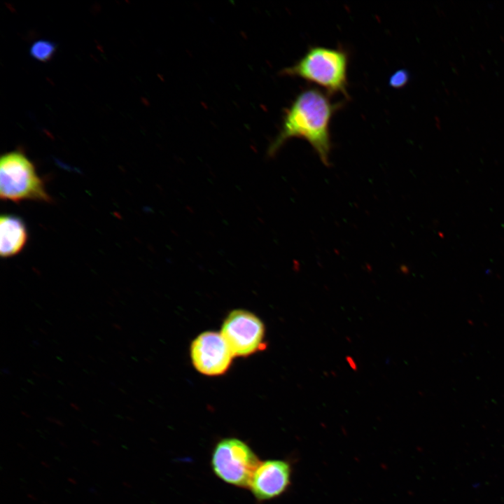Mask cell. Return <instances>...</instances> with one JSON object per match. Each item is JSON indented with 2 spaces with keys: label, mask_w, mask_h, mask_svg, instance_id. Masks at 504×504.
<instances>
[{
  "label": "cell",
  "mask_w": 504,
  "mask_h": 504,
  "mask_svg": "<svg viewBox=\"0 0 504 504\" xmlns=\"http://www.w3.org/2000/svg\"><path fill=\"white\" fill-rule=\"evenodd\" d=\"M56 46L54 43L48 40H38L30 48V55L41 62L50 60L55 54Z\"/></svg>",
  "instance_id": "obj_9"
},
{
  "label": "cell",
  "mask_w": 504,
  "mask_h": 504,
  "mask_svg": "<svg viewBox=\"0 0 504 504\" xmlns=\"http://www.w3.org/2000/svg\"><path fill=\"white\" fill-rule=\"evenodd\" d=\"M192 362L200 372L208 376L224 374L234 356L221 333L204 332L191 344Z\"/></svg>",
  "instance_id": "obj_6"
},
{
  "label": "cell",
  "mask_w": 504,
  "mask_h": 504,
  "mask_svg": "<svg viewBox=\"0 0 504 504\" xmlns=\"http://www.w3.org/2000/svg\"><path fill=\"white\" fill-rule=\"evenodd\" d=\"M221 335L234 356H247L266 347L264 325L248 311L230 312L224 321Z\"/></svg>",
  "instance_id": "obj_5"
},
{
  "label": "cell",
  "mask_w": 504,
  "mask_h": 504,
  "mask_svg": "<svg viewBox=\"0 0 504 504\" xmlns=\"http://www.w3.org/2000/svg\"><path fill=\"white\" fill-rule=\"evenodd\" d=\"M28 239L27 230L23 221L13 215H2L0 218V254L8 258L19 253Z\"/></svg>",
  "instance_id": "obj_8"
},
{
  "label": "cell",
  "mask_w": 504,
  "mask_h": 504,
  "mask_svg": "<svg viewBox=\"0 0 504 504\" xmlns=\"http://www.w3.org/2000/svg\"><path fill=\"white\" fill-rule=\"evenodd\" d=\"M0 196L3 200L14 202L51 201L34 164L19 151L7 153L1 158Z\"/></svg>",
  "instance_id": "obj_3"
},
{
  "label": "cell",
  "mask_w": 504,
  "mask_h": 504,
  "mask_svg": "<svg viewBox=\"0 0 504 504\" xmlns=\"http://www.w3.org/2000/svg\"><path fill=\"white\" fill-rule=\"evenodd\" d=\"M292 467L281 459L260 461L251 477L248 489L259 502L276 498L284 493L291 484Z\"/></svg>",
  "instance_id": "obj_7"
},
{
  "label": "cell",
  "mask_w": 504,
  "mask_h": 504,
  "mask_svg": "<svg viewBox=\"0 0 504 504\" xmlns=\"http://www.w3.org/2000/svg\"><path fill=\"white\" fill-rule=\"evenodd\" d=\"M409 80V74L405 69H400L394 72L389 78L388 83L394 88L404 86Z\"/></svg>",
  "instance_id": "obj_10"
},
{
  "label": "cell",
  "mask_w": 504,
  "mask_h": 504,
  "mask_svg": "<svg viewBox=\"0 0 504 504\" xmlns=\"http://www.w3.org/2000/svg\"><path fill=\"white\" fill-rule=\"evenodd\" d=\"M260 461L251 447L237 438H225L214 446L211 465L223 482L239 488H248Z\"/></svg>",
  "instance_id": "obj_4"
},
{
  "label": "cell",
  "mask_w": 504,
  "mask_h": 504,
  "mask_svg": "<svg viewBox=\"0 0 504 504\" xmlns=\"http://www.w3.org/2000/svg\"><path fill=\"white\" fill-rule=\"evenodd\" d=\"M346 360L349 363V365L351 367V369H353L354 370H356L357 369L356 363L352 357L349 356H346Z\"/></svg>",
  "instance_id": "obj_11"
},
{
  "label": "cell",
  "mask_w": 504,
  "mask_h": 504,
  "mask_svg": "<svg viewBox=\"0 0 504 504\" xmlns=\"http://www.w3.org/2000/svg\"><path fill=\"white\" fill-rule=\"evenodd\" d=\"M348 64L345 50L316 46L310 47L295 64L283 69L281 74L316 84L328 94L340 93L349 98Z\"/></svg>",
  "instance_id": "obj_2"
},
{
  "label": "cell",
  "mask_w": 504,
  "mask_h": 504,
  "mask_svg": "<svg viewBox=\"0 0 504 504\" xmlns=\"http://www.w3.org/2000/svg\"><path fill=\"white\" fill-rule=\"evenodd\" d=\"M316 88L302 90L286 110L281 130L267 150L274 155L291 138L306 140L325 165L330 164L332 148L330 125L335 113L342 106Z\"/></svg>",
  "instance_id": "obj_1"
}]
</instances>
